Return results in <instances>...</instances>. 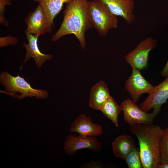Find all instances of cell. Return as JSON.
I'll list each match as a JSON object with an SVG mask.
<instances>
[{
  "label": "cell",
  "mask_w": 168,
  "mask_h": 168,
  "mask_svg": "<svg viewBox=\"0 0 168 168\" xmlns=\"http://www.w3.org/2000/svg\"><path fill=\"white\" fill-rule=\"evenodd\" d=\"M101 0L106 4L112 13L122 17L128 24L134 22L135 3L133 0Z\"/></svg>",
  "instance_id": "obj_11"
},
{
  "label": "cell",
  "mask_w": 168,
  "mask_h": 168,
  "mask_svg": "<svg viewBox=\"0 0 168 168\" xmlns=\"http://www.w3.org/2000/svg\"><path fill=\"white\" fill-rule=\"evenodd\" d=\"M168 99V76L165 80L156 86L146 99L139 107L144 111L147 112L153 109L152 112L156 116L160 112L162 105Z\"/></svg>",
  "instance_id": "obj_8"
},
{
  "label": "cell",
  "mask_w": 168,
  "mask_h": 168,
  "mask_svg": "<svg viewBox=\"0 0 168 168\" xmlns=\"http://www.w3.org/2000/svg\"><path fill=\"white\" fill-rule=\"evenodd\" d=\"M11 0H0V22H5L7 20L4 17L5 7L6 6L11 4Z\"/></svg>",
  "instance_id": "obj_21"
},
{
  "label": "cell",
  "mask_w": 168,
  "mask_h": 168,
  "mask_svg": "<svg viewBox=\"0 0 168 168\" xmlns=\"http://www.w3.org/2000/svg\"><path fill=\"white\" fill-rule=\"evenodd\" d=\"M27 27L25 32L38 37L46 33H50L52 28L49 25L47 17L42 8L39 5L25 18Z\"/></svg>",
  "instance_id": "obj_9"
},
{
  "label": "cell",
  "mask_w": 168,
  "mask_h": 168,
  "mask_svg": "<svg viewBox=\"0 0 168 168\" xmlns=\"http://www.w3.org/2000/svg\"><path fill=\"white\" fill-rule=\"evenodd\" d=\"M18 42L17 39L15 37L7 36L0 38V47H2L10 45H15Z\"/></svg>",
  "instance_id": "obj_20"
},
{
  "label": "cell",
  "mask_w": 168,
  "mask_h": 168,
  "mask_svg": "<svg viewBox=\"0 0 168 168\" xmlns=\"http://www.w3.org/2000/svg\"></svg>",
  "instance_id": "obj_25"
},
{
  "label": "cell",
  "mask_w": 168,
  "mask_h": 168,
  "mask_svg": "<svg viewBox=\"0 0 168 168\" xmlns=\"http://www.w3.org/2000/svg\"><path fill=\"white\" fill-rule=\"evenodd\" d=\"M110 96L106 84L105 82L100 81L91 89L89 105L94 110H100Z\"/></svg>",
  "instance_id": "obj_14"
},
{
  "label": "cell",
  "mask_w": 168,
  "mask_h": 168,
  "mask_svg": "<svg viewBox=\"0 0 168 168\" xmlns=\"http://www.w3.org/2000/svg\"><path fill=\"white\" fill-rule=\"evenodd\" d=\"M88 10L92 28L100 36H106L110 30L118 27L117 16L101 0L88 1Z\"/></svg>",
  "instance_id": "obj_3"
},
{
  "label": "cell",
  "mask_w": 168,
  "mask_h": 168,
  "mask_svg": "<svg viewBox=\"0 0 168 168\" xmlns=\"http://www.w3.org/2000/svg\"><path fill=\"white\" fill-rule=\"evenodd\" d=\"M132 68V74L127 80L125 87L130 95L133 100L135 102L139 100L142 94H150L154 86L142 75L140 70L135 68Z\"/></svg>",
  "instance_id": "obj_10"
},
{
  "label": "cell",
  "mask_w": 168,
  "mask_h": 168,
  "mask_svg": "<svg viewBox=\"0 0 168 168\" xmlns=\"http://www.w3.org/2000/svg\"><path fill=\"white\" fill-rule=\"evenodd\" d=\"M72 0H38L39 5L42 8L48 20L51 27H53L54 20L62 9L64 4Z\"/></svg>",
  "instance_id": "obj_16"
},
{
  "label": "cell",
  "mask_w": 168,
  "mask_h": 168,
  "mask_svg": "<svg viewBox=\"0 0 168 168\" xmlns=\"http://www.w3.org/2000/svg\"><path fill=\"white\" fill-rule=\"evenodd\" d=\"M160 163H168V127L164 129L161 141Z\"/></svg>",
  "instance_id": "obj_19"
},
{
  "label": "cell",
  "mask_w": 168,
  "mask_h": 168,
  "mask_svg": "<svg viewBox=\"0 0 168 168\" xmlns=\"http://www.w3.org/2000/svg\"><path fill=\"white\" fill-rule=\"evenodd\" d=\"M70 129L72 133L86 136L96 137L103 133L100 125L93 123L90 117L83 114L78 115L72 123Z\"/></svg>",
  "instance_id": "obj_12"
},
{
  "label": "cell",
  "mask_w": 168,
  "mask_h": 168,
  "mask_svg": "<svg viewBox=\"0 0 168 168\" xmlns=\"http://www.w3.org/2000/svg\"><path fill=\"white\" fill-rule=\"evenodd\" d=\"M130 133L137 138L143 168H158L161 163V141L164 129L152 124H139L131 126Z\"/></svg>",
  "instance_id": "obj_2"
},
{
  "label": "cell",
  "mask_w": 168,
  "mask_h": 168,
  "mask_svg": "<svg viewBox=\"0 0 168 168\" xmlns=\"http://www.w3.org/2000/svg\"><path fill=\"white\" fill-rule=\"evenodd\" d=\"M35 2H38V0H32Z\"/></svg>",
  "instance_id": "obj_24"
},
{
  "label": "cell",
  "mask_w": 168,
  "mask_h": 168,
  "mask_svg": "<svg viewBox=\"0 0 168 168\" xmlns=\"http://www.w3.org/2000/svg\"><path fill=\"white\" fill-rule=\"evenodd\" d=\"M157 45L156 40L152 37L141 41L137 47L125 56L124 58L132 67L141 70L147 66L150 51Z\"/></svg>",
  "instance_id": "obj_5"
},
{
  "label": "cell",
  "mask_w": 168,
  "mask_h": 168,
  "mask_svg": "<svg viewBox=\"0 0 168 168\" xmlns=\"http://www.w3.org/2000/svg\"><path fill=\"white\" fill-rule=\"evenodd\" d=\"M87 0H72L66 4L63 12V19L59 29L51 40L57 41L68 35H75L82 49L86 45V32L92 28L88 10Z\"/></svg>",
  "instance_id": "obj_1"
},
{
  "label": "cell",
  "mask_w": 168,
  "mask_h": 168,
  "mask_svg": "<svg viewBox=\"0 0 168 168\" xmlns=\"http://www.w3.org/2000/svg\"><path fill=\"white\" fill-rule=\"evenodd\" d=\"M124 160L129 168H143L139 149L136 147L127 156Z\"/></svg>",
  "instance_id": "obj_18"
},
{
  "label": "cell",
  "mask_w": 168,
  "mask_h": 168,
  "mask_svg": "<svg viewBox=\"0 0 168 168\" xmlns=\"http://www.w3.org/2000/svg\"><path fill=\"white\" fill-rule=\"evenodd\" d=\"M120 106L123 112L124 120L130 127L139 124H153L156 116L152 112L148 113L143 111L129 98L124 100Z\"/></svg>",
  "instance_id": "obj_6"
},
{
  "label": "cell",
  "mask_w": 168,
  "mask_h": 168,
  "mask_svg": "<svg viewBox=\"0 0 168 168\" xmlns=\"http://www.w3.org/2000/svg\"><path fill=\"white\" fill-rule=\"evenodd\" d=\"M28 43H23L26 53L25 55L24 63L31 58L35 60V64L38 68L41 67L43 64L47 60H51L53 56L50 54H45L42 53L39 49L37 44L38 37L32 34L25 32Z\"/></svg>",
  "instance_id": "obj_13"
},
{
  "label": "cell",
  "mask_w": 168,
  "mask_h": 168,
  "mask_svg": "<svg viewBox=\"0 0 168 168\" xmlns=\"http://www.w3.org/2000/svg\"><path fill=\"white\" fill-rule=\"evenodd\" d=\"M82 167L85 168H101L102 167V165L99 162L92 161L84 164Z\"/></svg>",
  "instance_id": "obj_22"
},
{
  "label": "cell",
  "mask_w": 168,
  "mask_h": 168,
  "mask_svg": "<svg viewBox=\"0 0 168 168\" xmlns=\"http://www.w3.org/2000/svg\"><path fill=\"white\" fill-rule=\"evenodd\" d=\"M0 81L5 87L7 94L19 99L27 97L34 96L37 99H46L48 97L49 93L47 91L33 88L19 74L14 76L7 72H2L0 75Z\"/></svg>",
  "instance_id": "obj_4"
},
{
  "label": "cell",
  "mask_w": 168,
  "mask_h": 168,
  "mask_svg": "<svg viewBox=\"0 0 168 168\" xmlns=\"http://www.w3.org/2000/svg\"><path fill=\"white\" fill-rule=\"evenodd\" d=\"M114 155L124 160L127 156L136 147L134 140L130 135H121L112 143Z\"/></svg>",
  "instance_id": "obj_15"
},
{
  "label": "cell",
  "mask_w": 168,
  "mask_h": 168,
  "mask_svg": "<svg viewBox=\"0 0 168 168\" xmlns=\"http://www.w3.org/2000/svg\"><path fill=\"white\" fill-rule=\"evenodd\" d=\"M158 168H168V163H160Z\"/></svg>",
  "instance_id": "obj_23"
},
{
  "label": "cell",
  "mask_w": 168,
  "mask_h": 168,
  "mask_svg": "<svg viewBox=\"0 0 168 168\" xmlns=\"http://www.w3.org/2000/svg\"><path fill=\"white\" fill-rule=\"evenodd\" d=\"M100 110L115 126H119L118 116L122 110L120 106L112 97H110Z\"/></svg>",
  "instance_id": "obj_17"
},
{
  "label": "cell",
  "mask_w": 168,
  "mask_h": 168,
  "mask_svg": "<svg viewBox=\"0 0 168 168\" xmlns=\"http://www.w3.org/2000/svg\"><path fill=\"white\" fill-rule=\"evenodd\" d=\"M102 145L96 137L76 134L69 135L66 138L64 146L65 153L69 156L73 155L78 150L88 149L94 153L101 151Z\"/></svg>",
  "instance_id": "obj_7"
}]
</instances>
